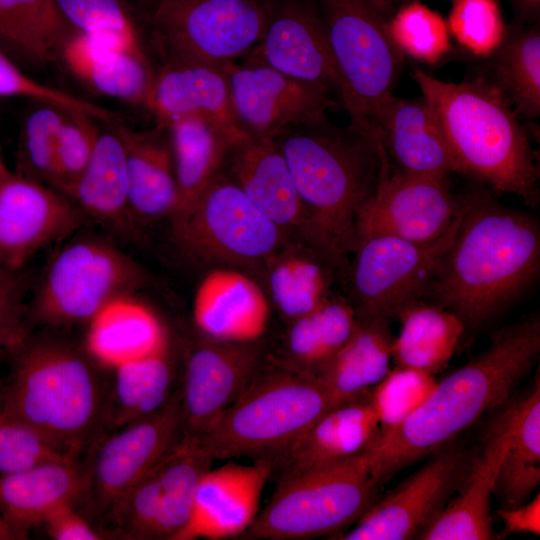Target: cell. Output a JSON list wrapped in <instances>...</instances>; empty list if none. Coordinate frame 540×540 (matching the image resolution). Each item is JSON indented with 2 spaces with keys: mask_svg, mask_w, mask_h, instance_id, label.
<instances>
[{
  "mask_svg": "<svg viewBox=\"0 0 540 540\" xmlns=\"http://www.w3.org/2000/svg\"><path fill=\"white\" fill-rule=\"evenodd\" d=\"M122 139L128 177L129 210L134 225L171 218L178 200L174 158L167 127L146 131L113 123Z\"/></svg>",
  "mask_w": 540,
  "mask_h": 540,
  "instance_id": "obj_30",
  "label": "cell"
},
{
  "mask_svg": "<svg viewBox=\"0 0 540 540\" xmlns=\"http://www.w3.org/2000/svg\"><path fill=\"white\" fill-rule=\"evenodd\" d=\"M268 297L288 323L324 303L335 292L339 271L318 251L298 239H289L262 265Z\"/></svg>",
  "mask_w": 540,
  "mask_h": 540,
  "instance_id": "obj_32",
  "label": "cell"
},
{
  "mask_svg": "<svg viewBox=\"0 0 540 540\" xmlns=\"http://www.w3.org/2000/svg\"><path fill=\"white\" fill-rule=\"evenodd\" d=\"M18 539L0 512V540Z\"/></svg>",
  "mask_w": 540,
  "mask_h": 540,
  "instance_id": "obj_53",
  "label": "cell"
},
{
  "mask_svg": "<svg viewBox=\"0 0 540 540\" xmlns=\"http://www.w3.org/2000/svg\"><path fill=\"white\" fill-rule=\"evenodd\" d=\"M270 0H149L148 19L166 60L225 67L260 41Z\"/></svg>",
  "mask_w": 540,
  "mask_h": 540,
  "instance_id": "obj_10",
  "label": "cell"
},
{
  "mask_svg": "<svg viewBox=\"0 0 540 540\" xmlns=\"http://www.w3.org/2000/svg\"><path fill=\"white\" fill-rule=\"evenodd\" d=\"M369 454L275 485L270 502L239 537L303 540L346 531L378 499Z\"/></svg>",
  "mask_w": 540,
  "mask_h": 540,
  "instance_id": "obj_7",
  "label": "cell"
},
{
  "mask_svg": "<svg viewBox=\"0 0 540 540\" xmlns=\"http://www.w3.org/2000/svg\"><path fill=\"white\" fill-rule=\"evenodd\" d=\"M8 167L6 166L5 162H4V158H3V155H2V152H1V147H0V176L2 174H4L6 171H8Z\"/></svg>",
  "mask_w": 540,
  "mask_h": 540,
  "instance_id": "obj_55",
  "label": "cell"
},
{
  "mask_svg": "<svg viewBox=\"0 0 540 540\" xmlns=\"http://www.w3.org/2000/svg\"><path fill=\"white\" fill-rule=\"evenodd\" d=\"M57 60L91 91L133 104L144 105L155 74L143 47L75 31Z\"/></svg>",
  "mask_w": 540,
  "mask_h": 540,
  "instance_id": "obj_29",
  "label": "cell"
},
{
  "mask_svg": "<svg viewBox=\"0 0 540 540\" xmlns=\"http://www.w3.org/2000/svg\"><path fill=\"white\" fill-rule=\"evenodd\" d=\"M493 80L524 119L540 115V31L534 25L508 34L491 56Z\"/></svg>",
  "mask_w": 540,
  "mask_h": 540,
  "instance_id": "obj_41",
  "label": "cell"
},
{
  "mask_svg": "<svg viewBox=\"0 0 540 540\" xmlns=\"http://www.w3.org/2000/svg\"><path fill=\"white\" fill-rule=\"evenodd\" d=\"M461 205L448 177L419 176L392 167L381 150V168L374 194L357 222V243L376 235L430 242L450 227ZM357 247V246H356Z\"/></svg>",
  "mask_w": 540,
  "mask_h": 540,
  "instance_id": "obj_15",
  "label": "cell"
},
{
  "mask_svg": "<svg viewBox=\"0 0 540 540\" xmlns=\"http://www.w3.org/2000/svg\"><path fill=\"white\" fill-rule=\"evenodd\" d=\"M387 28L400 53L422 63L435 64L452 49L446 20L418 0L402 3Z\"/></svg>",
  "mask_w": 540,
  "mask_h": 540,
  "instance_id": "obj_43",
  "label": "cell"
},
{
  "mask_svg": "<svg viewBox=\"0 0 540 540\" xmlns=\"http://www.w3.org/2000/svg\"><path fill=\"white\" fill-rule=\"evenodd\" d=\"M412 78L431 108L463 175L536 206L538 156L508 97L490 78L460 83L414 68Z\"/></svg>",
  "mask_w": 540,
  "mask_h": 540,
  "instance_id": "obj_5",
  "label": "cell"
},
{
  "mask_svg": "<svg viewBox=\"0 0 540 540\" xmlns=\"http://www.w3.org/2000/svg\"><path fill=\"white\" fill-rule=\"evenodd\" d=\"M179 386L152 414L102 433L81 457L86 490L81 504L89 518L104 519L110 509L182 437Z\"/></svg>",
  "mask_w": 540,
  "mask_h": 540,
  "instance_id": "obj_13",
  "label": "cell"
},
{
  "mask_svg": "<svg viewBox=\"0 0 540 540\" xmlns=\"http://www.w3.org/2000/svg\"><path fill=\"white\" fill-rule=\"evenodd\" d=\"M144 106L160 126L198 118L222 128L240 130L224 67L165 60L154 74Z\"/></svg>",
  "mask_w": 540,
  "mask_h": 540,
  "instance_id": "obj_28",
  "label": "cell"
},
{
  "mask_svg": "<svg viewBox=\"0 0 540 540\" xmlns=\"http://www.w3.org/2000/svg\"><path fill=\"white\" fill-rule=\"evenodd\" d=\"M501 410L484 432L480 450L470 459L464 480L441 514L418 536L424 540L496 538L491 497L500 463L510 441L507 414Z\"/></svg>",
  "mask_w": 540,
  "mask_h": 540,
  "instance_id": "obj_23",
  "label": "cell"
},
{
  "mask_svg": "<svg viewBox=\"0 0 540 540\" xmlns=\"http://www.w3.org/2000/svg\"><path fill=\"white\" fill-rule=\"evenodd\" d=\"M371 4L384 16L393 11L394 3L391 0H369Z\"/></svg>",
  "mask_w": 540,
  "mask_h": 540,
  "instance_id": "obj_54",
  "label": "cell"
},
{
  "mask_svg": "<svg viewBox=\"0 0 540 540\" xmlns=\"http://www.w3.org/2000/svg\"><path fill=\"white\" fill-rule=\"evenodd\" d=\"M329 45L352 101L351 123L378 134L373 118L392 93L404 56L369 0H318Z\"/></svg>",
  "mask_w": 540,
  "mask_h": 540,
  "instance_id": "obj_11",
  "label": "cell"
},
{
  "mask_svg": "<svg viewBox=\"0 0 540 540\" xmlns=\"http://www.w3.org/2000/svg\"><path fill=\"white\" fill-rule=\"evenodd\" d=\"M436 383L434 375L423 370L398 365L390 368L370 390L380 436L409 418L429 397Z\"/></svg>",
  "mask_w": 540,
  "mask_h": 540,
  "instance_id": "obj_44",
  "label": "cell"
},
{
  "mask_svg": "<svg viewBox=\"0 0 540 540\" xmlns=\"http://www.w3.org/2000/svg\"><path fill=\"white\" fill-rule=\"evenodd\" d=\"M302 206L299 240L325 257L346 279L357 246V222L380 175V136L327 116L292 126L274 138Z\"/></svg>",
  "mask_w": 540,
  "mask_h": 540,
  "instance_id": "obj_1",
  "label": "cell"
},
{
  "mask_svg": "<svg viewBox=\"0 0 540 540\" xmlns=\"http://www.w3.org/2000/svg\"><path fill=\"white\" fill-rule=\"evenodd\" d=\"M212 462L197 438L183 434L123 496L127 521L151 539L176 540L190 517L198 482Z\"/></svg>",
  "mask_w": 540,
  "mask_h": 540,
  "instance_id": "obj_20",
  "label": "cell"
},
{
  "mask_svg": "<svg viewBox=\"0 0 540 540\" xmlns=\"http://www.w3.org/2000/svg\"><path fill=\"white\" fill-rule=\"evenodd\" d=\"M92 156L69 199L83 212L124 234H133L128 201L126 155L113 123H102Z\"/></svg>",
  "mask_w": 540,
  "mask_h": 540,
  "instance_id": "obj_33",
  "label": "cell"
},
{
  "mask_svg": "<svg viewBox=\"0 0 540 540\" xmlns=\"http://www.w3.org/2000/svg\"><path fill=\"white\" fill-rule=\"evenodd\" d=\"M243 465L230 459L200 478L190 517L176 540L239 538L260 511V499L270 480L268 459Z\"/></svg>",
  "mask_w": 540,
  "mask_h": 540,
  "instance_id": "obj_22",
  "label": "cell"
},
{
  "mask_svg": "<svg viewBox=\"0 0 540 540\" xmlns=\"http://www.w3.org/2000/svg\"><path fill=\"white\" fill-rule=\"evenodd\" d=\"M334 406L316 376L267 355L243 393L197 439L213 461L268 458Z\"/></svg>",
  "mask_w": 540,
  "mask_h": 540,
  "instance_id": "obj_6",
  "label": "cell"
},
{
  "mask_svg": "<svg viewBox=\"0 0 540 540\" xmlns=\"http://www.w3.org/2000/svg\"><path fill=\"white\" fill-rule=\"evenodd\" d=\"M540 320L528 317L496 331L488 347L436 383L401 425L380 436L368 456L381 484L413 462L446 447L483 415L500 408L536 363Z\"/></svg>",
  "mask_w": 540,
  "mask_h": 540,
  "instance_id": "obj_3",
  "label": "cell"
},
{
  "mask_svg": "<svg viewBox=\"0 0 540 540\" xmlns=\"http://www.w3.org/2000/svg\"><path fill=\"white\" fill-rule=\"evenodd\" d=\"M69 27L78 33L143 47L124 0H55Z\"/></svg>",
  "mask_w": 540,
  "mask_h": 540,
  "instance_id": "obj_46",
  "label": "cell"
},
{
  "mask_svg": "<svg viewBox=\"0 0 540 540\" xmlns=\"http://www.w3.org/2000/svg\"><path fill=\"white\" fill-rule=\"evenodd\" d=\"M415 473L339 534L340 540H405L418 536L459 490L470 458L460 447H442Z\"/></svg>",
  "mask_w": 540,
  "mask_h": 540,
  "instance_id": "obj_14",
  "label": "cell"
},
{
  "mask_svg": "<svg viewBox=\"0 0 540 540\" xmlns=\"http://www.w3.org/2000/svg\"><path fill=\"white\" fill-rule=\"evenodd\" d=\"M257 343L203 336L187 349L179 386L184 435L207 433L247 388L267 358Z\"/></svg>",
  "mask_w": 540,
  "mask_h": 540,
  "instance_id": "obj_16",
  "label": "cell"
},
{
  "mask_svg": "<svg viewBox=\"0 0 540 540\" xmlns=\"http://www.w3.org/2000/svg\"><path fill=\"white\" fill-rule=\"evenodd\" d=\"M446 22L450 36L476 57H491L507 36L496 0H452Z\"/></svg>",
  "mask_w": 540,
  "mask_h": 540,
  "instance_id": "obj_45",
  "label": "cell"
},
{
  "mask_svg": "<svg viewBox=\"0 0 540 540\" xmlns=\"http://www.w3.org/2000/svg\"><path fill=\"white\" fill-rule=\"evenodd\" d=\"M172 343L158 314L127 294L112 299L88 322L84 350L98 365L113 371Z\"/></svg>",
  "mask_w": 540,
  "mask_h": 540,
  "instance_id": "obj_31",
  "label": "cell"
},
{
  "mask_svg": "<svg viewBox=\"0 0 540 540\" xmlns=\"http://www.w3.org/2000/svg\"><path fill=\"white\" fill-rule=\"evenodd\" d=\"M270 300L259 283L230 267L209 271L193 299V321L202 336L227 342L259 341L267 329Z\"/></svg>",
  "mask_w": 540,
  "mask_h": 540,
  "instance_id": "obj_26",
  "label": "cell"
},
{
  "mask_svg": "<svg viewBox=\"0 0 540 540\" xmlns=\"http://www.w3.org/2000/svg\"><path fill=\"white\" fill-rule=\"evenodd\" d=\"M497 516L504 524L507 533H526L540 535V496L510 508L501 507Z\"/></svg>",
  "mask_w": 540,
  "mask_h": 540,
  "instance_id": "obj_51",
  "label": "cell"
},
{
  "mask_svg": "<svg viewBox=\"0 0 540 540\" xmlns=\"http://www.w3.org/2000/svg\"><path fill=\"white\" fill-rule=\"evenodd\" d=\"M392 341L389 320H358L346 344L316 375L336 406L366 394L384 378Z\"/></svg>",
  "mask_w": 540,
  "mask_h": 540,
  "instance_id": "obj_34",
  "label": "cell"
},
{
  "mask_svg": "<svg viewBox=\"0 0 540 540\" xmlns=\"http://www.w3.org/2000/svg\"><path fill=\"white\" fill-rule=\"evenodd\" d=\"M503 408L510 425V441L500 463L494 493L501 507L518 506L540 483V382Z\"/></svg>",
  "mask_w": 540,
  "mask_h": 540,
  "instance_id": "obj_35",
  "label": "cell"
},
{
  "mask_svg": "<svg viewBox=\"0 0 540 540\" xmlns=\"http://www.w3.org/2000/svg\"><path fill=\"white\" fill-rule=\"evenodd\" d=\"M0 404L59 452L81 458L105 432L111 382L84 350L29 333L7 349Z\"/></svg>",
  "mask_w": 540,
  "mask_h": 540,
  "instance_id": "obj_4",
  "label": "cell"
},
{
  "mask_svg": "<svg viewBox=\"0 0 540 540\" xmlns=\"http://www.w3.org/2000/svg\"><path fill=\"white\" fill-rule=\"evenodd\" d=\"M439 238L415 242L386 235L358 241L349 260L345 285L358 320L397 317L407 306L422 300L439 262L451 245L462 215Z\"/></svg>",
  "mask_w": 540,
  "mask_h": 540,
  "instance_id": "obj_12",
  "label": "cell"
},
{
  "mask_svg": "<svg viewBox=\"0 0 540 540\" xmlns=\"http://www.w3.org/2000/svg\"><path fill=\"white\" fill-rule=\"evenodd\" d=\"M29 102L20 124L15 172L51 188L57 141L69 110Z\"/></svg>",
  "mask_w": 540,
  "mask_h": 540,
  "instance_id": "obj_42",
  "label": "cell"
},
{
  "mask_svg": "<svg viewBox=\"0 0 540 540\" xmlns=\"http://www.w3.org/2000/svg\"><path fill=\"white\" fill-rule=\"evenodd\" d=\"M244 60L224 67L235 120L243 133L275 138L292 126L326 116L332 105L326 89Z\"/></svg>",
  "mask_w": 540,
  "mask_h": 540,
  "instance_id": "obj_17",
  "label": "cell"
},
{
  "mask_svg": "<svg viewBox=\"0 0 540 540\" xmlns=\"http://www.w3.org/2000/svg\"><path fill=\"white\" fill-rule=\"evenodd\" d=\"M243 58L334 93L352 114V101L333 57L322 17L307 0H270L263 36Z\"/></svg>",
  "mask_w": 540,
  "mask_h": 540,
  "instance_id": "obj_18",
  "label": "cell"
},
{
  "mask_svg": "<svg viewBox=\"0 0 540 540\" xmlns=\"http://www.w3.org/2000/svg\"><path fill=\"white\" fill-rule=\"evenodd\" d=\"M221 172L290 239L299 240L302 206L274 138L242 135L230 146Z\"/></svg>",
  "mask_w": 540,
  "mask_h": 540,
  "instance_id": "obj_25",
  "label": "cell"
},
{
  "mask_svg": "<svg viewBox=\"0 0 540 540\" xmlns=\"http://www.w3.org/2000/svg\"><path fill=\"white\" fill-rule=\"evenodd\" d=\"M393 3H396V2H401V3H404V2H407L409 0H391Z\"/></svg>",
  "mask_w": 540,
  "mask_h": 540,
  "instance_id": "obj_56",
  "label": "cell"
},
{
  "mask_svg": "<svg viewBox=\"0 0 540 540\" xmlns=\"http://www.w3.org/2000/svg\"><path fill=\"white\" fill-rule=\"evenodd\" d=\"M173 343L145 358L113 370L105 432L115 431L161 408L174 387L176 361Z\"/></svg>",
  "mask_w": 540,
  "mask_h": 540,
  "instance_id": "obj_37",
  "label": "cell"
},
{
  "mask_svg": "<svg viewBox=\"0 0 540 540\" xmlns=\"http://www.w3.org/2000/svg\"><path fill=\"white\" fill-rule=\"evenodd\" d=\"M380 438L370 391L334 406L296 439L268 459L275 485L296 476L342 464L367 454Z\"/></svg>",
  "mask_w": 540,
  "mask_h": 540,
  "instance_id": "obj_21",
  "label": "cell"
},
{
  "mask_svg": "<svg viewBox=\"0 0 540 540\" xmlns=\"http://www.w3.org/2000/svg\"><path fill=\"white\" fill-rule=\"evenodd\" d=\"M279 361L316 376L354 333L358 318L347 297L334 293L311 312L287 323Z\"/></svg>",
  "mask_w": 540,
  "mask_h": 540,
  "instance_id": "obj_39",
  "label": "cell"
},
{
  "mask_svg": "<svg viewBox=\"0 0 540 540\" xmlns=\"http://www.w3.org/2000/svg\"><path fill=\"white\" fill-rule=\"evenodd\" d=\"M26 279L21 271L0 268V347L5 350L27 334Z\"/></svg>",
  "mask_w": 540,
  "mask_h": 540,
  "instance_id": "obj_49",
  "label": "cell"
},
{
  "mask_svg": "<svg viewBox=\"0 0 540 540\" xmlns=\"http://www.w3.org/2000/svg\"><path fill=\"white\" fill-rule=\"evenodd\" d=\"M63 454L0 404V474L17 472Z\"/></svg>",
  "mask_w": 540,
  "mask_h": 540,
  "instance_id": "obj_48",
  "label": "cell"
},
{
  "mask_svg": "<svg viewBox=\"0 0 540 540\" xmlns=\"http://www.w3.org/2000/svg\"><path fill=\"white\" fill-rule=\"evenodd\" d=\"M85 490L81 458L59 456L0 474V512L18 539H27L59 507L81 504Z\"/></svg>",
  "mask_w": 540,
  "mask_h": 540,
  "instance_id": "obj_27",
  "label": "cell"
},
{
  "mask_svg": "<svg viewBox=\"0 0 540 540\" xmlns=\"http://www.w3.org/2000/svg\"><path fill=\"white\" fill-rule=\"evenodd\" d=\"M401 328L392 341V359L405 366L435 374L443 370L465 331L462 319L436 303L417 301L397 316Z\"/></svg>",
  "mask_w": 540,
  "mask_h": 540,
  "instance_id": "obj_38",
  "label": "cell"
},
{
  "mask_svg": "<svg viewBox=\"0 0 540 540\" xmlns=\"http://www.w3.org/2000/svg\"><path fill=\"white\" fill-rule=\"evenodd\" d=\"M393 168L419 176L463 175L429 105L420 95L404 99L389 95L373 118Z\"/></svg>",
  "mask_w": 540,
  "mask_h": 540,
  "instance_id": "obj_24",
  "label": "cell"
},
{
  "mask_svg": "<svg viewBox=\"0 0 540 540\" xmlns=\"http://www.w3.org/2000/svg\"><path fill=\"white\" fill-rule=\"evenodd\" d=\"M456 235L443 254L425 297L478 327L520 298L540 270L535 217L486 192L463 198Z\"/></svg>",
  "mask_w": 540,
  "mask_h": 540,
  "instance_id": "obj_2",
  "label": "cell"
},
{
  "mask_svg": "<svg viewBox=\"0 0 540 540\" xmlns=\"http://www.w3.org/2000/svg\"><path fill=\"white\" fill-rule=\"evenodd\" d=\"M76 505L66 504L52 512L43 526L47 534L56 540H99L105 534L98 531Z\"/></svg>",
  "mask_w": 540,
  "mask_h": 540,
  "instance_id": "obj_50",
  "label": "cell"
},
{
  "mask_svg": "<svg viewBox=\"0 0 540 540\" xmlns=\"http://www.w3.org/2000/svg\"><path fill=\"white\" fill-rule=\"evenodd\" d=\"M167 129L178 190L175 216L187 209L219 175L230 146L245 133L198 118L175 121Z\"/></svg>",
  "mask_w": 540,
  "mask_h": 540,
  "instance_id": "obj_36",
  "label": "cell"
},
{
  "mask_svg": "<svg viewBox=\"0 0 540 540\" xmlns=\"http://www.w3.org/2000/svg\"><path fill=\"white\" fill-rule=\"evenodd\" d=\"M148 283L146 271L112 244L81 238L49 263L31 303L33 321L50 327L88 323L112 299Z\"/></svg>",
  "mask_w": 540,
  "mask_h": 540,
  "instance_id": "obj_8",
  "label": "cell"
},
{
  "mask_svg": "<svg viewBox=\"0 0 540 540\" xmlns=\"http://www.w3.org/2000/svg\"><path fill=\"white\" fill-rule=\"evenodd\" d=\"M523 12L532 17H536L539 14L540 0H518Z\"/></svg>",
  "mask_w": 540,
  "mask_h": 540,
  "instance_id": "obj_52",
  "label": "cell"
},
{
  "mask_svg": "<svg viewBox=\"0 0 540 540\" xmlns=\"http://www.w3.org/2000/svg\"><path fill=\"white\" fill-rule=\"evenodd\" d=\"M170 221L182 252L206 264L262 266L290 239L222 172Z\"/></svg>",
  "mask_w": 540,
  "mask_h": 540,
  "instance_id": "obj_9",
  "label": "cell"
},
{
  "mask_svg": "<svg viewBox=\"0 0 540 540\" xmlns=\"http://www.w3.org/2000/svg\"><path fill=\"white\" fill-rule=\"evenodd\" d=\"M86 219L49 186L6 171L0 176V268L21 271L39 250L71 235Z\"/></svg>",
  "mask_w": 540,
  "mask_h": 540,
  "instance_id": "obj_19",
  "label": "cell"
},
{
  "mask_svg": "<svg viewBox=\"0 0 540 540\" xmlns=\"http://www.w3.org/2000/svg\"><path fill=\"white\" fill-rule=\"evenodd\" d=\"M72 31L55 0H0V49L8 56L47 65Z\"/></svg>",
  "mask_w": 540,
  "mask_h": 540,
  "instance_id": "obj_40",
  "label": "cell"
},
{
  "mask_svg": "<svg viewBox=\"0 0 540 540\" xmlns=\"http://www.w3.org/2000/svg\"><path fill=\"white\" fill-rule=\"evenodd\" d=\"M100 123L85 113L66 114L57 141L51 188L68 199L92 156Z\"/></svg>",
  "mask_w": 540,
  "mask_h": 540,
  "instance_id": "obj_47",
  "label": "cell"
}]
</instances>
